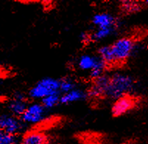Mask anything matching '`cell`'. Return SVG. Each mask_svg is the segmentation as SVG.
<instances>
[{
  "label": "cell",
  "instance_id": "cell-1",
  "mask_svg": "<svg viewBox=\"0 0 148 144\" xmlns=\"http://www.w3.org/2000/svg\"><path fill=\"white\" fill-rule=\"evenodd\" d=\"M135 87V81L127 74L116 72L110 75L106 98L116 100L125 95H129Z\"/></svg>",
  "mask_w": 148,
  "mask_h": 144
},
{
  "label": "cell",
  "instance_id": "cell-2",
  "mask_svg": "<svg viewBox=\"0 0 148 144\" xmlns=\"http://www.w3.org/2000/svg\"><path fill=\"white\" fill-rule=\"evenodd\" d=\"M56 92H60V79L45 77L38 81L29 89L27 96L30 100L41 101L45 97Z\"/></svg>",
  "mask_w": 148,
  "mask_h": 144
},
{
  "label": "cell",
  "instance_id": "cell-3",
  "mask_svg": "<svg viewBox=\"0 0 148 144\" xmlns=\"http://www.w3.org/2000/svg\"><path fill=\"white\" fill-rule=\"evenodd\" d=\"M116 66L123 64L134 53L135 41L129 36H122L111 44Z\"/></svg>",
  "mask_w": 148,
  "mask_h": 144
},
{
  "label": "cell",
  "instance_id": "cell-4",
  "mask_svg": "<svg viewBox=\"0 0 148 144\" xmlns=\"http://www.w3.org/2000/svg\"><path fill=\"white\" fill-rule=\"evenodd\" d=\"M47 110L40 101L29 103L20 119L25 125H35L41 123L46 117Z\"/></svg>",
  "mask_w": 148,
  "mask_h": 144
},
{
  "label": "cell",
  "instance_id": "cell-5",
  "mask_svg": "<svg viewBox=\"0 0 148 144\" xmlns=\"http://www.w3.org/2000/svg\"><path fill=\"white\" fill-rule=\"evenodd\" d=\"M137 103L138 99L130 94L123 95L114 101L111 107V114L115 118L122 116L134 110Z\"/></svg>",
  "mask_w": 148,
  "mask_h": 144
},
{
  "label": "cell",
  "instance_id": "cell-6",
  "mask_svg": "<svg viewBox=\"0 0 148 144\" xmlns=\"http://www.w3.org/2000/svg\"><path fill=\"white\" fill-rule=\"evenodd\" d=\"M25 124L19 118L11 115L10 113H4L0 115V130L10 134L17 136L25 129Z\"/></svg>",
  "mask_w": 148,
  "mask_h": 144
},
{
  "label": "cell",
  "instance_id": "cell-7",
  "mask_svg": "<svg viewBox=\"0 0 148 144\" xmlns=\"http://www.w3.org/2000/svg\"><path fill=\"white\" fill-rule=\"evenodd\" d=\"M110 75L105 73L100 77L91 81V85L87 90L88 98L91 99L106 98Z\"/></svg>",
  "mask_w": 148,
  "mask_h": 144
},
{
  "label": "cell",
  "instance_id": "cell-8",
  "mask_svg": "<svg viewBox=\"0 0 148 144\" xmlns=\"http://www.w3.org/2000/svg\"><path fill=\"white\" fill-rule=\"evenodd\" d=\"M27 95L21 92H16L9 101L8 108L11 115L19 118L25 112L29 102Z\"/></svg>",
  "mask_w": 148,
  "mask_h": 144
},
{
  "label": "cell",
  "instance_id": "cell-9",
  "mask_svg": "<svg viewBox=\"0 0 148 144\" xmlns=\"http://www.w3.org/2000/svg\"><path fill=\"white\" fill-rule=\"evenodd\" d=\"M91 22L96 28H118L119 21L111 13L107 12L97 13L93 16Z\"/></svg>",
  "mask_w": 148,
  "mask_h": 144
},
{
  "label": "cell",
  "instance_id": "cell-10",
  "mask_svg": "<svg viewBox=\"0 0 148 144\" xmlns=\"http://www.w3.org/2000/svg\"><path fill=\"white\" fill-rule=\"evenodd\" d=\"M49 138L40 130H29L23 134L19 144H48Z\"/></svg>",
  "mask_w": 148,
  "mask_h": 144
},
{
  "label": "cell",
  "instance_id": "cell-11",
  "mask_svg": "<svg viewBox=\"0 0 148 144\" xmlns=\"http://www.w3.org/2000/svg\"><path fill=\"white\" fill-rule=\"evenodd\" d=\"M88 99L87 90H84L81 88L77 87L75 90L63 94L60 96V104L61 105H69L76 102L81 101Z\"/></svg>",
  "mask_w": 148,
  "mask_h": 144
},
{
  "label": "cell",
  "instance_id": "cell-12",
  "mask_svg": "<svg viewBox=\"0 0 148 144\" xmlns=\"http://www.w3.org/2000/svg\"><path fill=\"white\" fill-rule=\"evenodd\" d=\"M99 56L97 55L83 54L77 61V66L78 69L85 72H91L99 61Z\"/></svg>",
  "mask_w": 148,
  "mask_h": 144
},
{
  "label": "cell",
  "instance_id": "cell-13",
  "mask_svg": "<svg viewBox=\"0 0 148 144\" xmlns=\"http://www.w3.org/2000/svg\"><path fill=\"white\" fill-rule=\"evenodd\" d=\"M117 28H96L94 31L88 32L90 43L103 41L114 34Z\"/></svg>",
  "mask_w": 148,
  "mask_h": 144
},
{
  "label": "cell",
  "instance_id": "cell-14",
  "mask_svg": "<svg viewBox=\"0 0 148 144\" xmlns=\"http://www.w3.org/2000/svg\"><path fill=\"white\" fill-rule=\"evenodd\" d=\"M97 56L106 63L108 69L116 66L111 44H106L99 47L97 50Z\"/></svg>",
  "mask_w": 148,
  "mask_h": 144
},
{
  "label": "cell",
  "instance_id": "cell-15",
  "mask_svg": "<svg viewBox=\"0 0 148 144\" xmlns=\"http://www.w3.org/2000/svg\"><path fill=\"white\" fill-rule=\"evenodd\" d=\"M143 4L137 1H122L119 4V9L125 14H132L142 10Z\"/></svg>",
  "mask_w": 148,
  "mask_h": 144
},
{
  "label": "cell",
  "instance_id": "cell-16",
  "mask_svg": "<svg viewBox=\"0 0 148 144\" xmlns=\"http://www.w3.org/2000/svg\"><path fill=\"white\" fill-rule=\"evenodd\" d=\"M60 96H61V94L60 92H56V93H53L45 97L40 102L48 111L60 105Z\"/></svg>",
  "mask_w": 148,
  "mask_h": 144
},
{
  "label": "cell",
  "instance_id": "cell-17",
  "mask_svg": "<svg viewBox=\"0 0 148 144\" xmlns=\"http://www.w3.org/2000/svg\"><path fill=\"white\" fill-rule=\"evenodd\" d=\"M77 87V84L75 79L71 77H64L60 79V92L61 95L75 90Z\"/></svg>",
  "mask_w": 148,
  "mask_h": 144
},
{
  "label": "cell",
  "instance_id": "cell-18",
  "mask_svg": "<svg viewBox=\"0 0 148 144\" xmlns=\"http://www.w3.org/2000/svg\"><path fill=\"white\" fill-rule=\"evenodd\" d=\"M17 137L0 130V144H16Z\"/></svg>",
  "mask_w": 148,
  "mask_h": 144
},
{
  "label": "cell",
  "instance_id": "cell-19",
  "mask_svg": "<svg viewBox=\"0 0 148 144\" xmlns=\"http://www.w3.org/2000/svg\"><path fill=\"white\" fill-rule=\"evenodd\" d=\"M119 144H134V143L133 142H131V141H125V142L121 143Z\"/></svg>",
  "mask_w": 148,
  "mask_h": 144
},
{
  "label": "cell",
  "instance_id": "cell-20",
  "mask_svg": "<svg viewBox=\"0 0 148 144\" xmlns=\"http://www.w3.org/2000/svg\"><path fill=\"white\" fill-rule=\"evenodd\" d=\"M144 4H145V5H148V1H147V2H143Z\"/></svg>",
  "mask_w": 148,
  "mask_h": 144
}]
</instances>
